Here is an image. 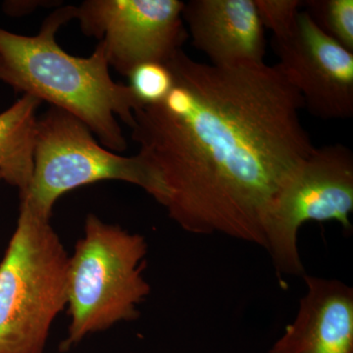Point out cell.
Listing matches in <instances>:
<instances>
[{
  "instance_id": "cell-1",
  "label": "cell",
  "mask_w": 353,
  "mask_h": 353,
  "mask_svg": "<svg viewBox=\"0 0 353 353\" xmlns=\"http://www.w3.org/2000/svg\"><path fill=\"white\" fill-rule=\"evenodd\" d=\"M165 64L171 92L137 108L131 128L152 196L188 233L266 248L269 209L315 148L303 97L279 64H205L183 50Z\"/></svg>"
},
{
  "instance_id": "cell-2",
  "label": "cell",
  "mask_w": 353,
  "mask_h": 353,
  "mask_svg": "<svg viewBox=\"0 0 353 353\" xmlns=\"http://www.w3.org/2000/svg\"><path fill=\"white\" fill-rule=\"evenodd\" d=\"M76 6L50 14L36 36H21L0 28V80L82 121L102 145L116 153L128 143L117 117L130 128L141 106L129 85L114 82L101 43L90 57H76L60 48L55 37L75 19Z\"/></svg>"
},
{
  "instance_id": "cell-3",
  "label": "cell",
  "mask_w": 353,
  "mask_h": 353,
  "mask_svg": "<svg viewBox=\"0 0 353 353\" xmlns=\"http://www.w3.org/2000/svg\"><path fill=\"white\" fill-rule=\"evenodd\" d=\"M50 218L21 199L0 262V353H43L67 306L70 256Z\"/></svg>"
},
{
  "instance_id": "cell-4",
  "label": "cell",
  "mask_w": 353,
  "mask_h": 353,
  "mask_svg": "<svg viewBox=\"0 0 353 353\" xmlns=\"http://www.w3.org/2000/svg\"><path fill=\"white\" fill-rule=\"evenodd\" d=\"M148 250L141 234L87 216L83 236L69 257L70 324L62 352L88 334L139 317L138 306L150 292L143 277Z\"/></svg>"
},
{
  "instance_id": "cell-5",
  "label": "cell",
  "mask_w": 353,
  "mask_h": 353,
  "mask_svg": "<svg viewBox=\"0 0 353 353\" xmlns=\"http://www.w3.org/2000/svg\"><path fill=\"white\" fill-rule=\"evenodd\" d=\"M106 180L132 183L150 196L154 190L152 174L138 154L122 157L106 150L82 121L50 106L37 122L34 170L29 189L20 201L25 199L51 217L60 196Z\"/></svg>"
},
{
  "instance_id": "cell-6",
  "label": "cell",
  "mask_w": 353,
  "mask_h": 353,
  "mask_svg": "<svg viewBox=\"0 0 353 353\" xmlns=\"http://www.w3.org/2000/svg\"><path fill=\"white\" fill-rule=\"evenodd\" d=\"M352 211V150L343 145L315 146L279 190L267 216L265 250L279 275H305L297 248L304 223L334 221L350 233Z\"/></svg>"
},
{
  "instance_id": "cell-7",
  "label": "cell",
  "mask_w": 353,
  "mask_h": 353,
  "mask_svg": "<svg viewBox=\"0 0 353 353\" xmlns=\"http://www.w3.org/2000/svg\"><path fill=\"white\" fill-rule=\"evenodd\" d=\"M179 0H87L75 19L104 46L109 66L129 76L139 65L165 63L188 38Z\"/></svg>"
},
{
  "instance_id": "cell-8",
  "label": "cell",
  "mask_w": 353,
  "mask_h": 353,
  "mask_svg": "<svg viewBox=\"0 0 353 353\" xmlns=\"http://www.w3.org/2000/svg\"><path fill=\"white\" fill-rule=\"evenodd\" d=\"M279 66L311 115L325 120L353 115V52L301 11L294 32L274 39Z\"/></svg>"
},
{
  "instance_id": "cell-9",
  "label": "cell",
  "mask_w": 353,
  "mask_h": 353,
  "mask_svg": "<svg viewBox=\"0 0 353 353\" xmlns=\"http://www.w3.org/2000/svg\"><path fill=\"white\" fill-rule=\"evenodd\" d=\"M183 20L194 48L211 64L264 63V27L254 0H192L183 6Z\"/></svg>"
},
{
  "instance_id": "cell-10",
  "label": "cell",
  "mask_w": 353,
  "mask_h": 353,
  "mask_svg": "<svg viewBox=\"0 0 353 353\" xmlns=\"http://www.w3.org/2000/svg\"><path fill=\"white\" fill-rule=\"evenodd\" d=\"M296 319L270 353H352L353 290L338 280L304 275Z\"/></svg>"
},
{
  "instance_id": "cell-11",
  "label": "cell",
  "mask_w": 353,
  "mask_h": 353,
  "mask_svg": "<svg viewBox=\"0 0 353 353\" xmlns=\"http://www.w3.org/2000/svg\"><path fill=\"white\" fill-rule=\"evenodd\" d=\"M41 102L24 94L0 113V176L19 190V196L27 192L32 180L37 110Z\"/></svg>"
},
{
  "instance_id": "cell-12",
  "label": "cell",
  "mask_w": 353,
  "mask_h": 353,
  "mask_svg": "<svg viewBox=\"0 0 353 353\" xmlns=\"http://www.w3.org/2000/svg\"><path fill=\"white\" fill-rule=\"evenodd\" d=\"M303 7L325 34L353 52V0H307Z\"/></svg>"
},
{
  "instance_id": "cell-13",
  "label": "cell",
  "mask_w": 353,
  "mask_h": 353,
  "mask_svg": "<svg viewBox=\"0 0 353 353\" xmlns=\"http://www.w3.org/2000/svg\"><path fill=\"white\" fill-rule=\"evenodd\" d=\"M132 92L141 105L162 102L173 88V76L165 63L148 62L134 68L129 76Z\"/></svg>"
},
{
  "instance_id": "cell-14",
  "label": "cell",
  "mask_w": 353,
  "mask_h": 353,
  "mask_svg": "<svg viewBox=\"0 0 353 353\" xmlns=\"http://www.w3.org/2000/svg\"><path fill=\"white\" fill-rule=\"evenodd\" d=\"M262 25L273 32L274 39L289 37L303 6L301 0H254Z\"/></svg>"
},
{
  "instance_id": "cell-15",
  "label": "cell",
  "mask_w": 353,
  "mask_h": 353,
  "mask_svg": "<svg viewBox=\"0 0 353 353\" xmlns=\"http://www.w3.org/2000/svg\"><path fill=\"white\" fill-rule=\"evenodd\" d=\"M0 180H1V176H0Z\"/></svg>"
}]
</instances>
